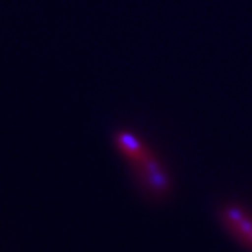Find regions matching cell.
<instances>
[{
    "label": "cell",
    "instance_id": "1",
    "mask_svg": "<svg viewBox=\"0 0 252 252\" xmlns=\"http://www.w3.org/2000/svg\"><path fill=\"white\" fill-rule=\"evenodd\" d=\"M113 144L126 167L134 186L151 202H163L173 194L174 182L169 169L150 143L126 127L116 130Z\"/></svg>",
    "mask_w": 252,
    "mask_h": 252
},
{
    "label": "cell",
    "instance_id": "2",
    "mask_svg": "<svg viewBox=\"0 0 252 252\" xmlns=\"http://www.w3.org/2000/svg\"><path fill=\"white\" fill-rule=\"evenodd\" d=\"M224 230L237 243L252 252V211L237 202H224L218 210Z\"/></svg>",
    "mask_w": 252,
    "mask_h": 252
}]
</instances>
